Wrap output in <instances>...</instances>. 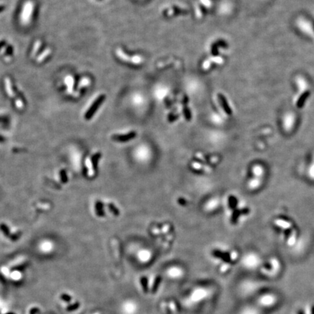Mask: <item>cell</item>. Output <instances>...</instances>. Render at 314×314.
I'll return each mask as SVG.
<instances>
[{"label": "cell", "instance_id": "ac0fdd59", "mask_svg": "<svg viewBox=\"0 0 314 314\" xmlns=\"http://www.w3.org/2000/svg\"><path fill=\"white\" fill-rule=\"evenodd\" d=\"M202 2L204 3V4H205V5H207V6L210 5V2H209V1H207V0H202Z\"/></svg>", "mask_w": 314, "mask_h": 314}, {"label": "cell", "instance_id": "8992f818", "mask_svg": "<svg viewBox=\"0 0 314 314\" xmlns=\"http://www.w3.org/2000/svg\"><path fill=\"white\" fill-rule=\"evenodd\" d=\"M108 209H109V210L113 213V214H114V215H115V216H119V209L117 208V207L115 206L113 203H110V204H108Z\"/></svg>", "mask_w": 314, "mask_h": 314}, {"label": "cell", "instance_id": "8fae6325", "mask_svg": "<svg viewBox=\"0 0 314 314\" xmlns=\"http://www.w3.org/2000/svg\"><path fill=\"white\" fill-rule=\"evenodd\" d=\"M79 306V303H75L74 304H73V305H68V306H67V311H74V310L78 308Z\"/></svg>", "mask_w": 314, "mask_h": 314}, {"label": "cell", "instance_id": "7a4b0ae2", "mask_svg": "<svg viewBox=\"0 0 314 314\" xmlns=\"http://www.w3.org/2000/svg\"><path fill=\"white\" fill-rule=\"evenodd\" d=\"M137 135L136 132H130V133L126 134V135H113L111 138L113 141L116 142H120V143H124L133 140Z\"/></svg>", "mask_w": 314, "mask_h": 314}, {"label": "cell", "instance_id": "3957f363", "mask_svg": "<svg viewBox=\"0 0 314 314\" xmlns=\"http://www.w3.org/2000/svg\"><path fill=\"white\" fill-rule=\"evenodd\" d=\"M95 212L98 217H104L105 212L103 210V203L98 201L95 204Z\"/></svg>", "mask_w": 314, "mask_h": 314}, {"label": "cell", "instance_id": "5bb4252c", "mask_svg": "<svg viewBox=\"0 0 314 314\" xmlns=\"http://www.w3.org/2000/svg\"><path fill=\"white\" fill-rule=\"evenodd\" d=\"M178 115H171L168 117V121L169 122H172V121L177 120L178 119Z\"/></svg>", "mask_w": 314, "mask_h": 314}, {"label": "cell", "instance_id": "30bf717a", "mask_svg": "<svg viewBox=\"0 0 314 314\" xmlns=\"http://www.w3.org/2000/svg\"><path fill=\"white\" fill-rule=\"evenodd\" d=\"M60 299H61L62 300L65 301V302H67V303H69L72 301V297L69 296L68 294H62L61 295H60Z\"/></svg>", "mask_w": 314, "mask_h": 314}, {"label": "cell", "instance_id": "6da1fadb", "mask_svg": "<svg viewBox=\"0 0 314 314\" xmlns=\"http://www.w3.org/2000/svg\"><path fill=\"white\" fill-rule=\"evenodd\" d=\"M105 98H106V96L102 95L99 96V97H98L97 99L95 100V101L93 102V104L92 105L91 107L89 108V110L87 111V113L85 114V119L89 120V119H90L93 116V115L95 114L96 111H97L98 108L100 107V105L102 104V102L104 101Z\"/></svg>", "mask_w": 314, "mask_h": 314}, {"label": "cell", "instance_id": "7c38bea8", "mask_svg": "<svg viewBox=\"0 0 314 314\" xmlns=\"http://www.w3.org/2000/svg\"><path fill=\"white\" fill-rule=\"evenodd\" d=\"M229 202L230 207H231V208H233V207L236 206V203L235 197H233V196H230Z\"/></svg>", "mask_w": 314, "mask_h": 314}, {"label": "cell", "instance_id": "2e32d148", "mask_svg": "<svg viewBox=\"0 0 314 314\" xmlns=\"http://www.w3.org/2000/svg\"><path fill=\"white\" fill-rule=\"evenodd\" d=\"M132 61H133V63H139L141 62V58L140 57H138V56H136V57L133 58Z\"/></svg>", "mask_w": 314, "mask_h": 314}, {"label": "cell", "instance_id": "ba28073f", "mask_svg": "<svg viewBox=\"0 0 314 314\" xmlns=\"http://www.w3.org/2000/svg\"><path fill=\"white\" fill-rule=\"evenodd\" d=\"M0 229H1V231H2L6 236H8L10 234V230L6 225H4V224L0 225Z\"/></svg>", "mask_w": 314, "mask_h": 314}, {"label": "cell", "instance_id": "d6986e66", "mask_svg": "<svg viewBox=\"0 0 314 314\" xmlns=\"http://www.w3.org/2000/svg\"><path fill=\"white\" fill-rule=\"evenodd\" d=\"M6 314H15V313H6Z\"/></svg>", "mask_w": 314, "mask_h": 314}, {"label": "cell", "instance_id": "9a60e30c", "mask_svg": "<svg viewBox=\"0 0 314 314\" xmlns=\"http://www.w3.org/2000/svg\"><path fill=\"white\" fill-rule=\"evenodd\" d=\"M39 312H40V311H39V309L38 308V307H32L30 310V311H29V313L30 314H39Z\"/></svg>", "mask_w": 314, "mask_h": 314}, {"label": "cell", "instance_id": "52a82bcc", "mask_svg": "<svg viewBox=\"0 0 314 314\" xmlns=\"http://www.w3.org/2000/svg\"><path fill=\"white\" fill-rule=\"evenodd\" d=\"M183 114L187 121H190V119H191V113H190L189 108L188 107H185H185L183 108Z\"/></svg>", "mask_w": 314, "mask_h": 314}, {"label": "cell", "instance_id": "277c9868", "mask_svg": "<svg viewBox=\"0 0 314 314\" xmlns=\"http://www.w3.org/2000/svg\"><path fill=\"white\" fill-rule=\"evenodd\" d=\"M100 157H101V154L100 153H96L92 156L91 158V162L92 165H93V169L95 171H97L98 169V162H99Z\"/></svg>", "mask_w": 314, "mask_h": 314}, {"label": "cell", "instance_id": "4fadbf2b", "mask_svg": "<svg viewBox=\"0 0 314 314\" xmlns=\"http://www.w3.org/2000/svg\"><path fill=\"white\" fill-rule=\"evenodd\" d=\"M177 202H178V204L180 205H181V206H186V205L188 204V202L183 198H179L178 199H177Z\"/></svg>", "mask_w": 314, "mask_h": 314}, {"label": "cell", "instance_id": "9c48e42d", "mask_svg": "<svg viewBox=\"0 0 314 314\" xmlns=\"http://www.w3.org/2000/svg\"><path fill=\"white\" fill-rule=\"evenodd\" d=\"M60 178H61V181L63 183H66L67 181H68V177H67L66 172V170H61L60 171Z\"/></svg>", "mask_w": 314, "mask_h": 314}, {"label": "cell", "instance_id": "5b68a950", "mask_svg": "<svg viewBox=\"0 0 314 314\" xmlns=\"http://www.w3.org/2000/svg\"><path fill=\"white\" fill-rule=\"evenodd\" d=\"M219 98H220V102L222 103V106H223L224 110H225V111L229 114H231V109H230L229 105H228V102H227V101H226L225 98H224V96L222 95H219Z\"/></svg>", "mask_w": 314, "mask_h": 314}, {"label": "cell", "instance_id": "e0dca14e", "mask_svg": "<svg viewBox=\"0 0 314 314\" xmlns=\"http://www.w3.org/2000/svg\"><path fill=\"white\" fill-rule=\"evenodd\" d=\"M209 66H210V62H209V60H208V61H206L204 63V66H203V68H204V69H207L208 68Z\"/></svg>", "mask_w": 314, "mask_h": 314}]
</instances>
